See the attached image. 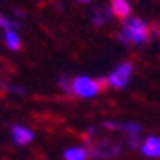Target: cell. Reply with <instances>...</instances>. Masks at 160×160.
<instances>
[{
	"label": "cell",
	"instance_id": "cell-2",
	"mask_svg": "<svg viewBox=\"0 0 160 160\" xmlns=\"http://www.w3.org/2000/svg\"><path fill=\"white\" fill-rule=\"evenodd\" d=\"M102 83L92 76H74L71 86V95L81 97V99H93L100 93Z\"/></svg>",
	"mask_w": 160,
	"mask_h": 160
},
{
	"label": "cell",
	"instance_id": "cell-16",
	"mask_svg": "<svg viewBox=\"0 0 160 160\" xmlns=\"http://www.w3.org/2000/svg\"><path fill=\"white\" fill-rule=\"evenodd\" d=\"M76 2H79V4H88V2H92V0H76Z\"/></svg>",
	"mask_w": 160,
	"mask_h": 160
},
{
	"label": "cell",
	"instance_id": "cell-7",
	"mask_svg": "<svg viewBox=\"0 0 160 160\" xmlns=\"http://www.w3.org/2000/svg\"><path fill=\"white\" fill-rule=\"evenodd\" d=\"M139 151L148 158H160V137L158 136L144 137L141 146H139Z\"/></svg>",
	"mask_w": 160,
	"mask_h": 160
},
{
	"label": "cell",
	"instance_id": "cell-11",
	"mask_svg": "<svg viewBox=\"0 0 160 160\" xmlns=\"http://www.w3.org/2000/svg\"><path fill=\"white\" fill-rule=\"evenodd\" d=\"M4 42H5V46L9 48V49L18 51L19 48H21V37H19V33L16 32L14 28L4 30Z\"/></svg>",
	"mask_w": 160,
	"mask_h": 160
},
{
	"label": "cell",
	"instance_id": "cell-10",
	"mask_svg": "<svg viewBox=\"0 0 160 160\" xmlns=\"http://www.w3.org/2000/svg\"><path fill=\"white\" fill-rule=\"evenodd\" d=\"M109 18H113L111 7H97V9H93V12H92V23H93L95 27L106 25Z\"/></svg>",
	"mask_w": 160,
	"mask_h": 160
},
{
	"label": "cell",
	"instance_id": "cell-12",
	"mask_svg": "<svg viewBox=\"0 0 160 160\" xmlns=\"http://www.w3.org/2000/svg\"><path fill=\"white\" fill-rule=\"evenodd\" d=\"M58 86L60 90L63 92L65 95H71V86H72V76H67V74H62L58 78Z\"/></svg>",
	"mask_w": 160,
	"mask_h": 160
},
{
	"label": "cell",
	"instance_id": "cell-4",
	"mask_svg": "<svg viewBox=\"0 0 160 160\" xmlns=\"http://www.w3.org/2000/svg\"><path fill=\"white\" fill-rule=\"evenodd\" d=\"M132 72H134V65H132V62H122V63H118L113 71L108 74L106 83H108L111 88L123 90V88H127L128 83H130Z\"/></svg>",
	"mask_w": 160,
	"mask_h": 160
},
{
	"label": "cell",
	"instance_id": "cell-17",
	"mask_svg": "<svg viewBox=\"0 0 160 160\" xmlns=\"http://www.w3.org/2000/svg\"><path fill=\"white\" fill-rule=\"evenodd\" d=\"M157 33H158V39H160V28H158V32H157Z\"/></svg>",
	"mask_w": 160,
	"mask_h": 160
},
{
	"label": "cell",
	"instance_id": "cell-6",
	"mask_svg": "<svg viewBox=\"0 0 160 160\" xmlns=\"http://www.w3.org/2000/svg\"><path fill=\"white\" fill-rule=\"evenodd\" d=\"M33 137H35L33 130L30 127H27V125L14 123V125L11 127V139H12V142H14V144H18V146L30 144V142L33 141Z\"/></svg>",
	"mask_w": 160,
	"mask_h": 160
},
{
	"label": "cell",
	"instance_id": "cell-15",
	"mask_svg": "<svg viewBox=\"0 0 160 160\" xmlns=\"http://www.w3.org/2000/svg\"><path fill=\"white\" fill-rule=\"evenodd\" d=\"M95 136H97V128H95V127H88V128H86V137H88V139H93Z\"/></svg>",
	"mask_w": 160,
	"mask_h": 160
},
{
	"label": "cell",
	"instance_id": "cell-13",
	"mask_svg": "<svg viewBox=\"0 0 160 160\" xmlns=\"http://www.w3.org/2000/svg\"><path fill=\"white\" fill-rule=\"evenodd\" d=\"M21 27V23L19 21H11V19H7L5 16L0 14V28L2 30H9V28H19Z\"/></svg>",
	"mask_w": 160,
	"mask_h": 160
},
{
	"label": "cell",
	"instance_id": "cell-14",
	"mask_svg": "<svg viewBox=\"0 0 160 160\" xmlns=\"http://www.w3.org/2000/svg\"><path fill=\"white\" fill-rule=\"evenodd\" d=\"M5 90L11 92V93H18V95H23L25 93V88H19V86H5Z\"/></svg>",
	"mask_w": 160,
	"mask_h": 160
},
{
	"label": "cell",
	"instance_id": "cell-3",
	"mask_svg": "<svg viewBox=\"0 0 160 160\" xmlns=\"http://www.w3.org/2000/svg\"><path fill=\"white\" fill-rule=\"evenodd\" d=\"M123 151V142L116 139H100L90 148V157L95 160H109Z\"/></svg>",
	"mask_w": 160,
	"mask_h": 160
},
{
	"label": "cell",
	"instance_id": "cell-8",
	"mask_svg": "<svg viewBox=\"0 0 160 160\" xmlns=\"http://www.w3.org/2000/svg\"><path fill=\"white\" fill-rule=\"evenodd\" d=\"M90 150L86 146H69L63 150V160H88Z\"/></svg>",
	"mask_w": 160,
	"mask_h": 160
},
{
	"label": "cell",
	"instance_id": "cell-9",
	"mask_svg": "<svg viewBox=\"0 0 160 160\" xmlns=\"http://www.w3.org/2000/svg\"><path fill=\"white\" fill-rule=\"evenodd\" d=\"M111 12H113V16H116V18L120 19H125L130 16L132 12V5L128 0H111Z\"/></svg>",
	"mask_w": 160,
	"mask_h": 160
},
{
	"label": "cell",
	"instance_id": "cell-5",
	"mask_svg": "<svg viewBox=\"0 0 160 160\" xmlns=\"http://www.w3.org/2000/svg\"><path fill=\"white\" fill-rule=\"evenodd\" d=\"M102 127L108 128V130H116V132H123V134H141L142 130V125L137 122H122V120H104L102 122Z\"/></svg>",
	"mask_w": 160,
	"mask_h": 160
},
{
	"label": "cell",
	"instance_id": "cell-1",
	"mask_svg": "<svg viewBox=\"0 0 160 160\" xmlns=\"http://www.w3.org/2000/svg\"><path fill=\"white\" fill-rule=\"evenodd\" d=\"M151 28L142 18L128 16L122 19V30L118 32V41L125 46H144L150 41Z\"/></svg>",
	"mask_w": 160,
	"mask_h": 160
}]
</instances>
